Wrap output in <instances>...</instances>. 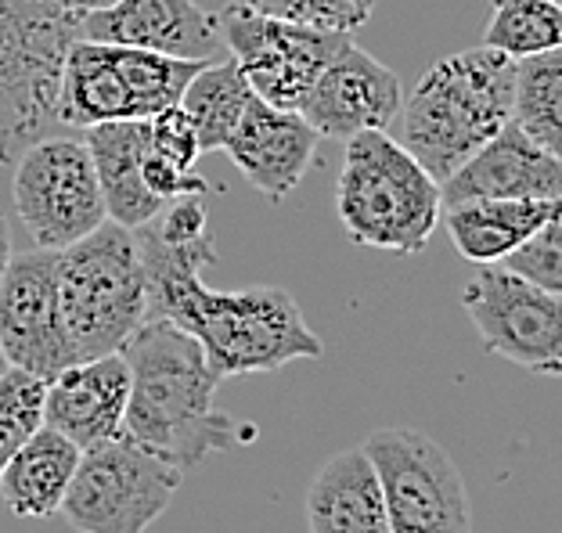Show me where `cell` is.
<instances>
[{
	"label": "cell",
	"instance_id": "9c48e42d",
	"mask_svg": "<svg viewBox=\"0 0 562 533\" xmlns=\"http://www.w3.org/2000/svg\"><path fill=\"white\" fill-rule=\"evenodd\" d=\"M390 533H472V501L454 458L429 433L393 426L364 443Z\"/></svg>",
	"mask_w": 562,
	"mask_h": 533
},
{
	"label": "cell",
	"instance_id": "d6986e66",
	"mask_svg": "<svg viewBox=\"0 0 562 533\" xmlns=\"http://www.w3.org/2000/svg\"><path fill=\"white\" fill-rule=\"evenodd\" d=\"M83 145L91 151L101 199H105V217L126 227V231L145 227L166 206L140 173L148 148V120H112L83 126Z\"/></svg>",
	"mask_w": 562,
	"mask_h": 533
},
{
	"label": "cell",
	"instance_id": "6da1fadb",
	"mask_svg": "<svg viewBox=\"0 0 562 533\" xmlns=\"http://www.w3.org/2000/svg\"><path fill=\"white\" fill-rule=\"evenodd\" d=\"M134 242L145 263L148 317H166L184 328L221 378L271 375L292 361H317L325 353L322 336L303 321L289 288L249 285L221 292L202 282V271L216 263L210 235L170 246L145 224L134 227Z\"/></svg>",
	"mask_w": 562,
	"mask_h": 533
},
{
	"label": "cell",
	"instance_id": "44dd1931",
	"mask_svg": "<svg viewBox=\"0 0 562 533\" xmlns=\"http://www.w3.org/2000/svg\"><path fill=\"white\" fill-rule=\"evenodd\" d=\"M76 465H80V447L41 426L0 468V501L15 519L58 515Z\"/></svg>",
	"mask_w": 562,
	"mask_h": 533
},
{
	"label": "cell",
	"instance_id": "9a60e30c",
	"mask_svg": "<svg viewBox=\"0 0 562 533\" xmlns=\"http://www.w3.org/2000/svg\"><path fill=\"white\" fill-rule=\"evenodd\" d=\"M76 41L123 44L191 61L227 55L216 15L199 0H116L105 11L76 15Z\"/></svg>",
	"mask_w": 562,
	"mask_h": 533
},
{
	"label": "cell",
	"instance_id": "4fadbf2b",
	"mask_svg": "<svg viewBox=\"0 0 562 533\" xmlns=\"http://www.w3.org/2000/svg\"><path fill=\"white\" fill-rule=\"evenodd\" d=\"M0 350L44 383L76 361L58 310V249L11 252L0 274Z\"/></svg>",
	"mask_w": 562,
	"mask_h": 533
},
{
	"label": "cell",
	"instance_id": "7402d4cb",
	"mask_svg": "<svg viewBox=\"0 0 562 533\" xmlns=\"http://www.w3.org/2000/svg\"><path fill=\"white\" fill-rule=\"evenodd\" d=\"M559 213V199H465L447 206V235L469 263H497Z\"/></svg>",
	"mask_w": 562,
	"mask_h": 533
},
{
	"label": "cell",
	"instance_id": "83f0119b",
	"mask_svg": "<svg viewBox=\"0 0 562 533\" xmlns=\"http://www.w3.org/2000/svg\"><path fill=\"white\" fill-rule=\"evenodd\" d=\"M224 4H238L260 11V15L331 33H357L375 11V0H224Z\"/></svg>",
	"mask_w": 562,
	"mask_h": 533
},
{
	"label": "cell",
	"instance_id": "e0dca14e",
	"mask_svg": "<svg viewBox=\"0 0 562 533\" xmlns=\"http://www.w3.org/2000/svg\"><path fill=\"white\" fill-rule=\"evenodd\" d=\"M126 397H131V367L123 353L72 361L44 383V426L87 451L123 433Z\"/></svg>",
	"mask_w": 562,
	"mask_h": 533
},
{
	"label": "cell",
	"instance_id": "484cf974",
	"mask_svg": "<svg viewBox=\"0 0 562 533\" xmlns=\"http://www.w3.org/2000/svg\"><path fill=\"white\" fill-rule=\"evenodd\" d=\"M483 44L508 58H530L562 44L559 0H491V22Z\"/></svg>",
	"mask_w": 562,
	"mask_h": 533
},
{
	"label": "cell",
	"instance_id": "cb8c5ba5",
	"mask_svg": "<svg viewBox=\"0 0 562 533\" xmlns=\"http://www.w3.org/2000/svg\"><path fill=\"white\" fill-rule=\"evenodd\" d=\"M199 156L202 148L195 126L181 112V105L162 109L159 116L148 120V148H145V162H140V173H145V184L162 202L210 192V181L195 170Z\"/></svg>",
	"mask_w": 562,
	"mask_h": 533
},
{
	"label": "cell",
	"instance_id": "ba28073f",
	"mask_svg": "<svg viewBox=\"0 0 562 533\" xmlns=\"http://www.w3.org/2000/svg\"><path fill=\"white\" fill-rule=\"evenodd\" d=\"M184 473L131 433H116L80 451V465L58 515L76 533H145L170 509Z\"/></svg>",
	"mask_w": 562,
	"mask_h": 533
},
{
	"label": "cell",
	"instance_id": "277c9868",
	"mask_svg": "<svg viewBox=\"0 0 562 533\" xmlns=\"http://www.w3.org/2000/svg\"><path fill=\"white\" fill-rule=\"evenodd\" d=\"M440 184L390 131L347 137L336 213L350 242L418 257L440 224Z\"/></svg>",
	"mask_w": 562,
	"mask_h": 533
},
{
	"label": "cell",
	"instance_id": "8fae6325",
	"mask_svg": "<svg viewBox=\"0 0 562 533\" xmlns=\"http://www.w3.org/2000/svg\"><path fill=\"white\" fill-rule=\"evenodd\" d=\"M216 25L249 91L267 105L292 112L300 109L317 72L350 41V33L311 30V25L271 19L238 4H224L216 11Z\"/></svg>",
	"mask_w": 562,
	"mask_h": 533
},
{
	"label": "cell",
	"instance_id": "d6a6232c",
	"mask_svg": "<svg viewBox=\"0 0 562 533\" xmlns=\"http://www.w3.org/2000/svg\"><path fill=\"white\" fill-rule=\"evenodd\" d=\"M4 367H8V361H4V350H0V375H4Z\"/></svg>",
	"mask_w": 562,
	"mask_h": 533
},
{
	"label": "cell",
	"instance_id": "5bb4252c",
	"mask_svg": "<svg viewBox=\"0 0 562 533\" xmlns=\"http://www.w3.org/2000/svg\"><path fill=\"white\" fill-rule=\"evenodd\" d=\"M401 80L375 55L347 41L339 55L317 72L311 91L300 101V116L317 137H353L364 131H390L401 116Z\"/></svg>",
	"mask_w": 562,
	"mask_h": 533
},
{
	"label": "cell",
	"instance_id": "ffe728a7",
	"mask_svg": "<svg viewBox=\"0 0 562 533\" xmlns=\"http://www.w3.org/2000/svg\"><path fill=\"white\" fill-rule=\"evenodd\" d=\"M303 512L311 533H390L375 465L361 443L331 454L317 468Z\"/></svg>",
	"mask_w": 562,
	"mask_h": 533
},
{
	"label": "cell",
	"instance_id": "7a4b0ae2",
	"mask_svg": "<svg viewBox=\"0 0 562 533\" xmlns=\"http://www.w3.org/2000/svg\"><path fill=\"white\" fill-rule=\"evenodd\" d=\"M120 353L131 367L123 433H131L140 447L188 473L216 451H235L257 440V429L216 408V386L224 378L184 328L166 317H145Z\"/></svg>",
	"mask_w": 562,
	"mask_h": 533
},
{
	"label": "cell",
	"instance_id": "30bf717a",
	"mask_svg": "<svg viewBox=\"0 0 562 533\" xmlns=\"http://www.w3.org/2000/svg\"><path fill=\"white\" fill-rule=\"evenodd\" d=\"M11 195L36 249H66L109 220L83 137H41L25 145L15 159Z\"/></svg>",
	"mask_w": 562,
	"mask_h": 533
},
{
	"label": "cell",
	"instance_id": "8992f818",
	"mask_svg": "<svg viewBox=\"0 0 562 533\" xmlns=\"http://www.w3.org/2000/svg\"><path fill=\"white\" fill-rule=\"evenodd\" d=\"M76 15L55 0H0V162L58 123V80Z\"/></svg>",
	"mask_w": 562,
	"mask_h": 533
},
{
	"label": "cell",
	"instance_id": "f1b7e54d",
	"mask_svg": "<svg viewBox=\"0 0 562 533\" xmlns=\"http://www.w3.org/2000/svg\"><path fill=\"white\" fill-rule=\"evenodd\" d=\"M497 263H502L505 271L519 274L522 282L559 296L562 292V220H559V213L548 217L538 231L530 238H522V242Z\"/></svg>",
	"mask_w": 562,
	"mask_h": 533
},
{
	"label": "cell",
	"instance_id": "f546056e",
	"mask_svg": "<svg viewBox=\"0 0 562 533\" xmlns=\"http://www.w3.org/2000/svg\"><path fill=\"white\" fill-rule=\"evenodd\" d=\"M206 206H202V195H181V199H170L166 206L148 220V227L156 231L162 242L170 246H188L195 238L206 235Z\"/></svg>",
	"mask_w": 562,
	"mask_h": 533
},
{
	"label": "cell",
	"instance_id": "7c38bea8",
	"mask_svg": "<svg viewBox=\"0 0 562 533\" xmlns=\"http://www.w3.org/2000/svg\"><path fill=\"white\" fill-rule=\"evenodd\" d=\"M462 307L483 350L533 375L562 372V310L555 292L522 282L505 266L483 263L462 292Z\"/></svg>",
	"mask_w": 562,
	"mask_h": 533
},
{
	"label": "cell",
	"instance_id": "5b68a950",
	"mask_svg": "<svg viewBox=\"0 0 562 533\" xmlns=\"http://www.w3.org/2000/svg\"><path fill=\"white\" fill-rule=\"evenodd\" d=\"M58 310L76 361L120 353L148 317V282L134 231L105 220L58 249Z\"/></svg>",
	"mask_w": 562,
	"mask_h": 533
},
{
	"label": "cell",
	"instance_id": "4dcf8cb0",
	"mask_svg": "<svg viewBox=\"0 0 562 533\" xmlns=\"http://www.w3.org/2000/svg\"><path fill=\"white\" fill-rule=\"evenodd\" d=\"M58 8H66V11H72V15H91V11H105V8H112L116 0H55Z\"/></svg>",
	"mask_w": 562,
	"mask_h": 533
},
{
	"label": "cell",
	"instance_id": "2e32d148",
	"mask_svg": "<svg viewBox=\"0 0 562 533\" xmlns=\"http://www.w3.org/2000/svg\"><path fill=\"white\" fill-rule=\"evenodd\" d=\"M317 141L322 137L300 112L274 109L252 94L224 151L257 192L281 202L303 181L306 167L314 162Z\"/></svg>",
	"mask_w": 562,
	"mask_h": 533
},
{
	"label": "cell",
	"instance_id": "3957f363",
	"mask_svg": "<svg viewBox=\"0 0 562 533\" xmlns=\"http://www.w3.org/2000/svg\"><path fill=\"white\" fill-rule=\"evenodd\" d=\"M516 58L487 44L447 55L401 101V145L443 184L513 120Z\"/></svg>",
	"mask_w": 562,
	"mask_h": 533
},
{
	"label": "cell",
	"instance_id": "52a82bcc",
	"mask_svg": "<svg viewBox=\"0 0 562 533\" xmlns=\"http://www.w3.org/2000/svg\"><path fill=\"white\" fill-rule=\"evenodd\" d=\"M206 61L156 50L72 41L58 80V123L94 126L112 120H151L181 101V91Z\"/></svg>",
	"mask_w": 562,
	"mask_h": 533
},
{
	"label": "cell",
	"instance_id": "1f68e13d",
	"mask_svg": "<svg viewBox=\"0 0 562 533\" xmlns=\"http://www.w3.org/2000/svg\"><path fill=\"white\" fill-rule=\"evenodd\" d=\"M8 260H11V224L4 213H0V274H4Z\"/></svg>",
	"mask_w": 562,
	"mask_h": 533
},
{
	"label": "cell",
	"instance_id": "603a6c76",
	"mask_svg": "<svg viewBox=\"0 0 562 533\" xmlns=\"http://www.w3.org/2000/svg\"><path fill=\"white\" fill-rule=\"evenodd\" d=\"M249 83L241 69L235 66V58H216L199 66L195 76L188 80V87L181 91V112L195 126L199 148L202 151H224L227 137L235 134V126L241 120V112L249 105Z\"/></svg>",
	"mask_w": 562,
	"mask_h": 533
},
{
	"label": "cell",
	"instance_id": "d4e9b609",
	"mask_svg": "<svg viewBox=\"0 0 562 533\" xmlns=\"http://www.w3.org/2000/svg\"><path fill=\"white\" fill-rule=\"evenodd\" d=\"M513 123L544 151H552V156L562 151V55H559V47L516 61Z\"/></svg>",
	"mask_w": 562,
	"mask_h": 533
},
{
	"label": "cell",
	"instance_id": "4316f807",
	"mask_svg": "<svg viewBox=\"0 0 562 533\" xmlns=\"http://www.w3.org/2000/svg\"><path fill=\"white\" fill-rule=\"evenodd\" d=\"M44 426V378L22 367H4L0 375V468L36 429Z\"/></svg>",
	"mask_w": 562,
	"mask_h": 533
},
{
	"label": "cell",
	"instance_id": "ac0fdd59",
	"mask_svg": "<svg viewBox=\"0 0 562 533\" xmlns=\"http://www.w3.org/2000/svg\"><path fill=\"white\" fill-rule=\"evenodd\" d=\"M559 195H562L559 156L533 145L513 120L440 184L443 206H454V202L465 199H559Z\"/></svg>",
	"mask_w": 562,
	"mask_h": 533
}]
</instances>
